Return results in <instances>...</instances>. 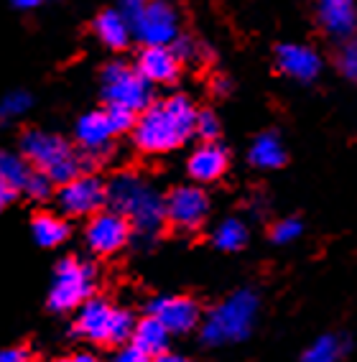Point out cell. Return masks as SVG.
Listing matches in <instances>:
<instances>
[{
	"instance_id": "ac0fdd59",
	"label": "cell",
	"mask_w": 357,
	"mask_h": 362,
	"mask_svg": "<svg viewBox=\"0 0 357 362\" xmlns=\"http://www.w3.org/2000/svg\"><path fill=\"white\" fill-rule=\"evenodd\" d=\"M169 339H171V334L166 332V327H163L158 319L146 317V319H141V322H136L130 344L151 360V357H161L163 352L169 349Z\"/></svg>"
},
{
	"instance_id": "d590c367",
	"label": "cell",
	"mask_w": 357,
	"mask_h": 362,
	"mask_svg": "<svg viewBox=\"0 0 357 362\" xmlns=\"http://www.w3.org/2000/svg\"><path fill=\"white\" fill-rule=\"evenodd\" d=\"M16 8H21V11H31V8H36V6H41L44 0H11Z\"/></svg>"
},
{
	"instance_id": "3957f363",
	"label": "cell",
	"mask_w": 357,
	"mask_h": 362,
	"mask_svg": "<svg viewBox=\"0 0 357 362\" xmlns=\"http://www.w3.org/2000/svg\"><path fill=\"white\" fill-rule=\"evenodd\" d=\"M21 156L26 158L33 171L44 174L52 184H59V187L77 179L79 174H90L82 153L71 143L39 128H28L21 136Z\"/></svg>"
},
{
	"instance_id": "6da1fadb",
	"label": "cell",
	"mask_w": 357,
	"mask_h": 362,
	"mask_svg": "<svg viewBox=\"0 0 357 362\" xmlns=\"http://www.w3.org/2000/svg\"><path fill=\"white\" fill-rule=\"evenodd\" d=\"M197 107L184 95L151 103L133 125V143L143 153H169L194 136Z\"/></svg>"
},
{
	"instance_id": "d6a6232c",
	"label": "cell",
	"mask_w": 357,
	"mask_h": 362,
	"mask_svg": "<svg viewBox=\"0 0 357 362\" xmlns=\"http://www.w3.org/2000/svg\"><path fill=\"white\" fill-rule=\"evenodd\" d=\"M146 3H148V0H120V6H123L120 13H123L125 18H130V16H136Z\"/></svg>"
},
{
	"instance_id": "9c48e42d",
	"label": "cell",
	"mask_w": 357,
	"mask_h": 362,
	"mask_svg": "<svg viewBox=\"0 0 357 362\" xmlns=\"http://www.w3.org/2000/svg\"><path fill=\"white\" fill-rule=\"evenodd\" d=\"M105 202H107L105 181L95 174H79L57 192V204L66 217H92L103 212Z\"/></svg>"
},
{
	"instance_id": "7402d4cb",
	"label": "cell",
	"mask_w": 357,
	"mask_h": 362,
	"mask_svg": "<svg viewBox=\"0 0 357 362\" xmlns=\"http://www.w3.org/2000/svg\"><path fill=\"white\" fill-rule=\"evenodd\" d=\"M33 168L21 153H11V151H0V184L8 187L11 192L21 194L26 189L28 179H31Z\"/></svg>"
},
{
	"instance_id": "ffe728a7",
	"label": "cell",
	"mask_w": 357,
	"mask_h": 362,
	"mask_svg": "<svg viewBox=\"0 0 357 362\" xmlns=\"http://www.w3.org/2000/svg\"><path fill=\"white\" fill-rule=\"evenodd\" d=\"M31 233H33V240H36L41 247H59L71 235V227H69V222H66L64 217H59V214L39 212V214H33Z\"/></svg>"
},
{
	"instance_id": "7c38bea8",
	"label": "cell",
	"mask_w": 357,
	"mask_h": 362,
	"mask_svg": "<svg viewBox=\"0 0 357 362\" xmlns=\"http://www.w3.org/2000/svg\"><path fill=\"white\" fill-rule=\"evenodd\" d=\"M166 222L176 230H197L204 225L209 214V197L201 187H176L166 199Z\"/></svg>"
},
{
	"instance_id": "cb8c5ba5",
	"label": "cell",
	"mask_w": 357,
	"mask_h": 362,
	"mask_svg": "<svg viewBox=\"0 0 357 362\" xmlns=\"http://www.w3.org/2000/svg\"><path fill=\"white\" fill-rule=\"evenodd\" d=\"M339 355H342V339L334 334H324L304 352V362H337Z\"/></svg>"
},
{
	"instance_id": "8fae6325",
	"label": "cell",
	"mask_w": 357,
	"mask_h": 362,
	"mask_svg": "<svg viewBox=\"0 0 357 362\" xmlns=\"http://www.w3.org/2000/svg\"><path fill=\"white\" fill-rule=\"evenodd\" d=\"M74 138H77V151L82 153V158H85L87 168H90V174H92V168L98 166L105 156H107V151L112 148L115 133H112L110 123H107L105 110H95V112H87V115H82L77 120V125H74Z\"/></svg>"
},
{
	"instance_id": "30bf717a",
	"label": "cell",
	"mask_w": 357,
	"mask_h": 362,
	"mask_svg": "<svg viewBox=\"0 0 357 362\" xmlns=\"http://www.w3.org/2000/svg\"><path fill=\"white\" fill-rule=\"evenodd\" d=\"M130 238H133V230L128 220L112 209H103L87 220L85 243L95 255H115L128 245Z\"/></svg>"
},
{
	"instance_id": "484cf974",
	"label": "cell",
	"mask_w": 357,
	"mask_h": 362,
	"mask_svg": "<svg viewBox=\"0 0 357 362\" xmlns=\"http://www.w3.org/2000/svg\"><path fill=\"white\" fill-rule=\"evenodd\" d=\"M194 136H199L204 143H214L220 136V120L212 110H197V123H194Z\"/></svg>"
},
{
	"instance_id": "ba28073f",
	"label": "cell",
	"mask_w": 357,
	"mask_h": 362,
	"mask_svg": "<svg viewBox=\"0 0 357 362\" xmlns=\"http://www.w3.org/2000/svg\"><path fill=\"white\" fill-rule=\"evenodd\" d=\"M128 23L130 33L143 46H171L179 36V18L166 0H148Z\"/></svg>"
},
{
	"instance_id": "52a82bcc",
	"label": "cell",
	"mask_w": 357,
	"mask_h": 362,
	"mask_svg": "<svg viewBox=\"0 0 357 362\" xmlns=\"http://www.w3.org/2000/svg\"><path fill=\"white\" fill-rule=\"evenodd\" d=\"M103 98L110 107H123L141 115L153 103L151 84L125 62H110L103 69Z\"/></svg>"
},
{
	"instance_id": "74e56055",
	"label": "cell",
	"mask_w": 357,
	"mask_h": 362,
	"mask_svg": "<svg viewBox=\"0 0 357 362\" xmlns=\"http://www.w3.org/2000/svg\"><path fill=\"white\" fill-rule=\"evenodd\" d=\"M69 362H100L95 355H90V352H79V355L69 357Z\"/></svg>"
},
{
	"instance_id": "2e32d148",
	"label": "cell",
	"mask_w": 357,
	"mask_h": 362,
	"mask_svg": "<svg viewBox=\"0 0 357 362\" xmlns=\"http://www.w3.org/2000/svg\"><path fill=\"white\" fill-rule=\"evenodd\" d=\"M317 21L332 39H350L357 31V3L355 0H317Z\"/></svg>"
},
{
	"instance_id": "4316f807",
	"label": "cell",
	"mask_w": 357,
	"mask_h": 362,
	"mask_svg": "<svg viewBox=\"0 0 357 362\" xmlns=\"http://www.w3.org/2000/svg\"><path fill=\"white\" fill-rule=\"evenodd\" d=\"M105 115H107V123H110L112 133L115 136H123V133H130L133 125H136V112L123 110V107H110V105H105Z\"/></svg>"
},
{
	"instance_id": "e0dca14e",
	"label": "cell",
	"mask_w": 357,
	"mask_h": 362,
	"mask_svg": "<svg viewBox=\"0 0 357 362\" xmlns=\"http://www.w3.org/2000/svg\"><path fill=\"white\" fill-rule=\"evenodd\" d=\"M228 151L222 148L220 143H201L199 148H194V153L189 156L187 171L199 184H209V181H217L228 171Z\"/></svg>"
},
{
	"instance_id": "4dcf8cb0",
	"label": "cell",
	"mask_w": 357,
	"mask_h": 362,
	"mask_svg": "<svg viewBox=\"0 0 357 362\" xmlns=\"http://www.w3.org/2000/svg\"><path fill=\"white\" fill-rule=\"evenodd\" d=\"M112 362H151V360L143 352H138L133 344H128V347L117 349L115 355H112Z\"/></svg>"
},
{
	"instance_id": "7a4b0ae2",
	"label": "cell",
	"mask_w": 357,
	"mask_h": 362,
	"mask_svg": "<svg viewBox=\"0 0 357 362\" xmlns=\"http://www.w3.org/2000/svg\"><path fill=\"white\" fill-rule=\"evenodd\" d=\"M105 192H107V202H105L107 209L125 217L133 235H138L141 240L156 238L166 222V207H163V197L151 181L125 171L112 176L105 184Z\"/></svg>"
},
{
	"instance_id": "277c9868",
	"label": "cell",
	"mask_w": 357,
	"mask_h": 362,
	"mask_svg": "<svg viewBox=\"0 0 357 362\" xmlns=\"http://www.w3.org/2000/svg\"><path fill=\"white\" fill-rule=\"evenodd\" d=\"M136 329V317L128 309H117L105 298L92 296L77 309L74 334L92 344H128Z\"/></svg>"
},
{
	"instance_id": "4fadbf2b",
	"label": "cell",
	"mask_w": 357,
	"mask_h": 362,
	"mask_svg": "<svg viewBox=\"0 0 357 362\" xmlns=\"http://www.w3.org/2000/svg\"><path fill=\"white\" fill-rule=\"evenodd\" d=\"M148 317L158 319L169 334H187L199 327V304L189 296H158L148 304Z\"/></svg>"
},
{
	"instance_id": "d6986e66",
	"label": "cell",
	"mask_w": 357,
	"mask_h": 362,
	"mask_svg": "<svg viewBox=\"0 0 357 362\" xmlns=\"http://www.w3.org/2000/svg\"><path fill=\"white\" fill-rule=\"evenodd\" d=\"M92 31L112 52H123L130 44L133 33H130V23L120 11H103L92 23Z\"/></svg>"
},
{
	"instance_id": "603a6c76",
	"label": "cell",
	"mask_w": 357,
	"mask_h": 362,
	"mask_svg": "<svg viewBox=\"0 0 357 362\" xmlns=\"http://www.w3.org/2000/svg\"><path fill=\"white\" fill-rule=\"evenodd\" d=\"M212 240H214V247H220V250H225V252L242 250V247H245V243H247L245 222L230 217V220H225L220 227H217V230H214Z\"/></svg>"
},
{
	"instance_id": "5bb4252c",
	"label": "cell",
	"mask_w": 357,
	"mask_h": 362,
	"mask_svg": "<svg viewBox=\"0 0 357 362\" xmlns=\"http://www.w3.org/2000/svg\"><path fill=\"white\" fill-rule=\"evenodd\" d=\"M276 66L281 74L296 79V82H314L322 74V57L312 46L281 44L276 49Z\"/></svg>"
},
{
	"instance_id": "5b68a950",
	"label": "cell",
	"mask_w": 357,
	"mask_h": 362,
	"mask_svg": "<svg viewBox=\"0 0 357 362\" xmlns=\"http://www.w3.org/2000/svg\"><path fill=\"white\" fill-rule=\"evenodd\" d=\"M258 296L253 291H235L222 304H217L201 322V339L207 344H225L245 339L253 329L258 314Z\"/></svg>"
},
{
	"instance_id": "9a60e30c",
	"label": "cell",
	"mask_w": 357,
	"mask_h": 362,
	"mask_svg": "<svg viewBox=\"0 0 357 362\" xmlns=\"http://www.w3.org/2000/svg\"><path fill=\"white\" fill-rule=\"evenodd\" d=\"M136 71L151 87L153 84H171L176 82L179 71H182V62L174 57L169 46H143V52L138 54Z\"/></svg>"
},
{
	"instance_id": "f546056e",
	"label": "cell",
	"mask_w": 357,
	"mask_h": 362,
	"mask_svg": "<svg viewBox=\"0 0 357 362\" xmlns=\"http://www.w3.org/2000/svg\"><path fill=\"white\" fill-rule=\"evenodd\" d=\"M31 199H36V202H44V199H49L52 197V192H54V184L49 179H46L44 174H39V171H33L31 174V179H28V184H26V189H23Z\"/></svg>"
},
{
	"instance_id": "8992f818",
	"label": "cell",
	"mask_w": 357,
	"mask_h": 362,
	"mask_svg": "<svg viewBox=\"0 0 357 362\" xmlns=\"http://www.w3.org/2000/svg\"><path fill=\"white\" fill-rule=\"evenodd\" d=\"M95 288H98V268L90 260L69 255L57 263L46 304L54 314H69L90 301L95 296Z\"/></svg>"
},
{
	"instance_id": "f1b7e54d",
	"label": "cell",
	"mask_w": 357,
	"mask_h": 362,
	"mask_svg": "<svg viewBox=\"0 0 357 362\" xmlns=\"http://www.w3.org/2000/svg\"><path fill=\"white\" fill-rule=\"evenodd\" d=\"M337 69L342 71L344 77L357 82V41H347L342 44L337 54Z\"/></svg>"
},
{
	"instance_id": "44dd1931",
	"label": "cell",
	"mask_w": 357,
	"mask_h": 362,
	"mask_svg": "<svg viewBox=\"0 0 357 362\" xmlns=\"http://www.w3.org/2000/svg\"><path fill=\"white\" fill-rule=\"evenodd\" d=\"M247 158L255 168H281L286 163V148L276 133H260L247 151Z\"/></svg>"
},
{
	"instance_id": "83f0119b",
	"label": "cell",
	"mask_w": 357,
	"mask_h": 362,
	"mask_svg": "<svg viewBox=\"0 0 357 362\" xmlns=\"http://www.w3.org/2000/svg\"><path fill=\"white\" fill-rule=\"evenodd\" d=\"M304 233V225H301V220H296V217H286V220L276 222L271 230V238L273 243H279V245H286V243H293V240L299 238V235Z\"/></svg>"
},
{
	"instance_id": "836d02e7",
	"label": "cell",
	"mask_w": 357,
	"mask_h": 362,
	"mask_svg": "<svg viewBox=\"0 0 357 362\" xmlns=\"http://www.w3.org/2000/svg\"><path fill=\"white\" fill-rule=\"evenodd\" d=\"M13 199H16V192H11L8 187H3V184H0V212H3V209H6Z\"/></svg>"
},
{
	"instance_id": "1f68e13d",
	"label": "cell",
	"mask_w": 357,
	"mask_h": 362,
	"mask_svg": "<svg viewBox=\"0 0 357 362\" xmlns=\"http://www.w3.org/2000/svg\"><path fill=\"white\" fill-rule=\"evenodd\" d=\"M0 362H28V352L23 347H11L0 352Z\"/></svg>"
},
{
	"instance_id": "8d00e7d4",
	"label": "cell",
	"mask_w": 357,
	"mask_h": 362,
	"mask_svg": "<svg viewBox=\"0 0 357 362\" xmlns=\"http://www.w3.org/2000/svg\"><path fill=\"white\" fill-rule=\"evenodd\" d=\"M153 362H192V360H187V357H182V355H171V352H163V355L156 357Z\"/></svg>"
},
{
	"instance_id": "d4e9b609",
	"label": "cell",
	"mask_w": 357,
	"mask_h": 362,
	"mask_svg": "<svg viewBox=\"0 0 357 362\" xmlns=\"http://www.w3.org/2000/svg\"><path fill=\"white\" fill-rule=\"evenodd\" d=\"M31 95L28 92H8L6 98L0 100V123H11V120H18L21 115H26L31 110Z\"/></svg>"
},
{
	"instance_id": "e575fe53",
	"label": "cell",
	"mask_w": 357,
	"mask_h": 362,
	"mask_svg": "<svg viewBox=\"0 0 357 362\" xmlns=\"http://www.w3.org/2000/svg\"><path fill=\"white\" fill-rule=\"evenodd\" d=\"M214 92H217V95H228V92H230V79L228 77L214 79Z\"/></svg>"
}]
</instances>
